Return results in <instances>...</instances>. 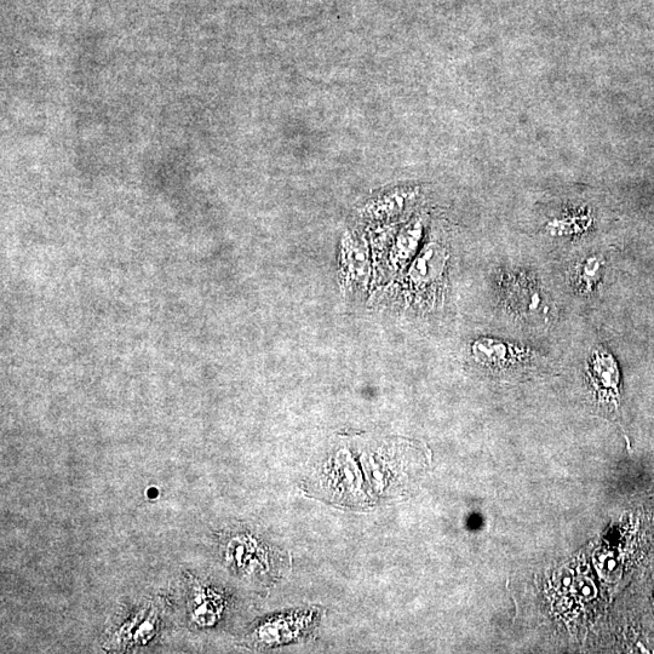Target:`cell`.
I'll list each match as a JSON object with an SVG mask.
<instances>
[{
    "instance_id": "cell-1",
    "label": "cell",
    "mask_w": 654,
    "mask_h": 654,
    "mask_svg": "<svg viewBox=\"0 0 654 654\" xmlns=\"http://www.w3.org/2000/svg\"><path fill=\"white\" fill-rule=\"evenodd\" d=\"M319 612L303 610L283 617L273 619L263 625L256 636L265 645H280L303 638L309 631L317 627Z\"/></svg>"
},
{
    "instance_id": "cell-2",
    "label": "cell",
    "mask_w": 654,
    "mask_h": 654,
    "mask_svg": "<svg viewBox=\"0 0 654 654\" xmlns=\"http://www.w3.org/2000/svg\"><path fill=\"white\" fill-rule=\"evenodd\" d=\"M588 375L599 397L616 404L619 372L612 355L604 349L595 351L589 359Z\"/></svg>"
},
{
    "instance_id": "cell-4",
    "label": "cell",
    "mask_w": 654,
    "mask_h": 654,
    "mask_svg": "<svg viewBox=\"0 0 654 654\" xmlns=\"http://www.w3.org/2000/svg\"><path fill=\"white\" fill-rule=\"evenodd\" d=\"M599 269L600 261L598 258H589L587 262L583 263L582 269H579V284L587 285L588 288L589 286H592L593 281H595V278L598 277Z\"/></svg>"
},
{
    "instance_id": "cell-3",
    "label": "cell",
    "mask_w": 654,
    "mask_h": 654,
    "mask_svg": "<svg viewBox=\"0 0 654 654\" xmlns=\"http://www.w3.org/2000/svg\"><path fill=\"white\" fill-rule=\"evenodd\" d=\"M473 354L480 364L491 369H507L519 360H524V352L521 349L487 338L475 342Z\"/></svg>"
}]
</instances>
